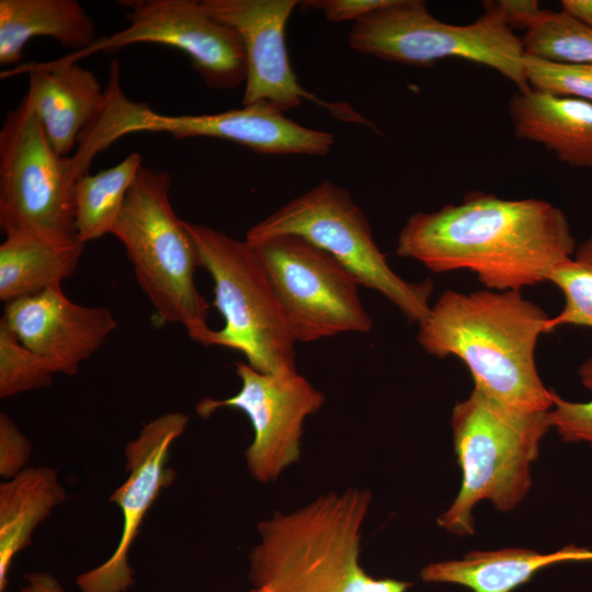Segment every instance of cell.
<instances>
[{
  "instance_id": "6da1fadb",
  "label": "cell",
  "mask_w": 592,
  "mask_h": 592,
  "mask_svg": "<svg viewBox=\"0 0 592 592\" xmlns=\"http://www.w3.org/2000/svg\"><path fill=\"white\" fill-rule=\"evenodd\" d=\"M576 248L565 213L551 203L471 193L410 216L396 253L434 273L470 271L490 291L521 292L547 282Z\"/></svg>"
},
{
  "instance_id": "7a4b0ae2",
  "label": "cell",
  "mask_w": 592,
  "mask_h": 592,
  "mask_svg": "<svg viewBox=\"0 0 592 592\" xmlns=\"http://www.w3.org/2000/svg\"><path fill=\"white\" fill-rule=\"evenodd\" d=\"M549 316L516 291H446L420 321L417 340L435 357L455 356L475 388L524 412L549 411L556 392L539 377L535 351Z\"/></svg>"
},
{
  "instance_id": "3957f363",
  "label": "cell",
  "mask_w": 592,
  "mask_h": 592,
  "mask_svg": "<svg viewBox=\"0 0 592 592\" xmlns=\"http://www.w3.org/2000/svg\"><path fill=\"white\" fill-rule=\"evenodd\" d=\"M371 492H331L258 525L249 580L267 592H406L410 585L375 579L360 566L361 527Z\"/></svg>"
},
{
  "instance_id": "277c9868",
  "label": "cell",
  "mask_w": 592,
  "mask_h": 592,
  "mask_svg": "<svg viewBox=\"0 0 592 592\" xmlns=\"http://www.w3.org/2000/svg\"><path fill=\"white\" fill-rule=\"evenodd\" d=\"M550 428L549 411L514 410L474 387L453 409L454 448L463 479L437 524L458 536L473 535L478 502L489 500L502 512L514 509L531 488V464Z\"/></svg>"
},
{
  "instance_id": "5b68a950",
  "label": "cell",
  "mask_w": 592,
  "mask_h": 592,
  "mask_svg": "<svg viewBox=\"0 0 592 592\" xmlns=\"http://www.w3.org/2000/svg\"><path fill=\"white\" fill-rule=\"evenodd\" d=\"M171 175L141 166L111 235L124 246L135 277L160 319L184 327L204 345L212 328L194 277L200 266L185 220L170 202Z\"/></svg>"
},
{
  "instance_id": "8992f818",
  "label": "cell",
  "mask_w": 592,
  "mask_h": 592,
  "mask_svg": "<svg viewBox=\"0 0 592 592\" xmlns=\"http://www.w3.org/2000/svg\"><path fill=\"white\" fill-rule=\"evenodd\" d=\"M203 267L213 281L214 301L224 327L208 333L204 346L240 352L258 372H297L296 339L273 285L247 241L212 227L185 221Z\"/></svg>"
},
{
  "instance_id": "52a82bcc",
  "label": "cell",
  "mask_w": 592,
  "mask_h": 592,
  "mask_svg": "<svg viewBox=\"0 0 592 592\" xmlns=\"http://www.w3.org/2000/svg\"><path fill=\"white\" fill-rule=\"evenodd\" d=\"M483 14L465 25L435 19L420 0H390L353 24L350 47L379 59L428 66L460 58L494 69L528 91L522 39L505 23L493 1L483 2Z\"/></svg>"
},
{
  "instance_id": "ba28073f",
  "label": "cell",
  "mask_w": 592,
  "mask_h": 592,
  "mask_svg": "<svg viewBox=\"0 0 592 592\" xmlns=\"http://www.w3.org/2000/svg\"><path fill=\"white\" fill-rule=\"evenodd\" d=\"M278 235H296L325 250L360 285L382 294L410 322L419 323L426 317L433 283L409 282L394 272L374 239L366 215L348 190L322 180L253 225L246 241Z\"/></svg>"
},
{
  "instance_id": "9c48e42d",
  "label": "cell",
  "mask_w": 592,
  "mask_h": 592,
  "mask_svg": "<svg viewBox=\"0 0 592 592\" xmlns=\"http://www.w3.org/2000/svg\"><path fill=\"white\" fill-rule=\"evenodd\" d=\"M144 132L219 138L264 155L326 156L334 144L332 133L303 126L266 102L214 114L158 113L129 99L121 87V69L112 67L103 104L82 133L83 148L96 156L123 136Z\"/></svg>"
},
{
  "instance_id": "30bf717a",
  "label": "cell",
  "mask_w": 592,
  "mask_h": 592,
  "mask_svg": "<svg viewBox=\"0 0 592 592\" xmlns=\"http://www.w3.org/2000/svg\"><path fill=\"white\" fill-rule=\"evenodd\" d=\"M76 181L69 157L54 149L24 96L7 114L0 130V227L4 235L77 239Z\"/></svg>"
},
{
  "instance_id": "8fae6325",
  "label": "cell",
  "mask_w": 592,
  "mask_h": 592,
  "mask_svg": "<svg viewBox=\"0 0 592 592\" xmlns=\"http://www.w3.org/2000/svg\"><path fill=\"white\" fill-rule=\"evenodd\" d=\"M248 244L262 263L297 342L371 331L373 319L360 299L361 285L328 252L296 235Z\"/></svg>"
},
{
  "instance_id": "7c38bea8",
  "label": "cell",
  "mask_w": 592,
  "mask_h": 592,
  "mask_svg": "<svg viewBox=\"0 0 592 592\" xmlns=\"http://www.w3.org/2000/svg\"><path fill=\"white\" fill-rule=\"evenodd\" d=\"M128 25L96 38L88 48L65 59L78 61L100 52H117L126 46L151 43L183 52L205 84L235 89L244 84L247 61L240 36L231 26L208 15L196 0H125Z\"/></svg>"
},
{
  "instance_id": "4fadbf2b",
  "label": "cell",
  "mask_w": 592,
  "mask_h": 592,
  "mask_svg": "<svg viewBox=\"0 0 592 592\" xmlns=\"http://www.w3.org/2000/svg\"><path fill=\"white\" fill-rule=\"evenodd\" d=\"M236 374L241 387L235 396L205 398L197 403L196 412L203 418L223 407L244 412L254 431L246 451L250 474L263 483L274 481L298 462L304 421L321 408L325 396L297 372L264 374L241 361L236 363Z\"/></svg>"
},
{
  "instance_id": "5bb4252c",
  "label": "cell",
  "mask_w": 592,
  "mask_h": 592,
  "mask_svg": "<svg viewBox=\"0 0 592 592\" xmlns=\"http://www.w3.org/2000/svg\"><path fill=\"white\" fill-rule=\"evenodd\" d=\"M201 3L208 15L235 29L241 38L247 61L242 105L266 102L286 112L309 100L338 119L374 128L350 104L323 101L298 82L289 61L285 34L299 1L202 0Z\"/></svg>"
},
{
  "instance_id": "9a60e30c",
  "label": "cell",
  "mask_w": 592,
  "mask_h": 592,
  "mask_svg": "<svg viewBox=\"0 0 592 592\" xmlns=\"http://www.w3.org/2000/svg\"><path fill=\"white\" fill-rule=\"evenodd\" d=\"M190 418L181 412L164 413L141 429L125 447L127 480L111 496L123 514V530L112 556L99 567L80 574L81 592H124L134 582L128 553L140 523L161 488L172 482L166 468L172 443L184 432Z\"/></svg>"
},
{
  "instance_id": "2e32d148",
  "label": "cell",
  "mask_w": 592,
  "mask_h": 592,
  "mask_svg": "<svg viewBox=\"0 0 592 592\" xmlns=\"http://www.w3.org/2000/svg\"><path fill=\"white\" fill-rule=\"evenodd\" d=\"M1 320L55 373L76 375L117 327L103 306L69 299L61 286L4 303Z\"/></svg>"
},
{
  "instance_id": "e0dca14e",
  "label": "cell",
  "mask_w": 592,
  "mask_h": 592,
  "mask_svg": "<svg viewBox=\"0 0 592 592\" xmlns=\"http://www.w3.org/2000/svg\"><path fill=\"white\" fill-rule=\"evenodd\" d=\"M21 72L29 77L24 96L52 146L58 155L68 157L82 130L101 109L104 88L92 71L64 57L18 66L1 72V77Z\"/></svg>"
},
{
  "instance_id": "ac0fdd59",
  "label": "cell",
  "mask_w": 592,
  "mask_h": 592,
  "mask_svg": "<svg viewBox=\"0 0 592 592\" xmlns=\"http://www.w3.org/2000/svg\"><path fill=\"white\" fill-rule=\"evenodd\" d=\"M509 114L516 137L537 143L559 161L592 168V103L530 89L517 91Z\"/></svg>"
},
{
  "instance_id": "d6986e66",
  "label": "cell",
  "mask_w": 592,
  "mask_h": 592,
  "mask_svg": "<svg viewBox=\"0 0 592 592\" xmlns=\"http://www.w3.org/2000/svg\"><path fill=\"white\" fill-rule=\"evenodd\" d=\"M50 37L80 52L95 42V24L76 0H0V64L21 60L27 42Z\"/></svg>"
},
{
  "instance_id": "ffe728a7",
  "label": "cell",
  "mask_w": 592,
  "mask_h": 592,
  "mask_svg": "<svg viewBox=\"0 0 592 592\" xmlns=\"http://www.w3.org/2000/svg\"><path fill=\"white\" fill-rule=\"evenodd\" d=\"M569 560H592V551L574 546L551 554L525 548L471 551L460 560L428 565L421 578L425 582L462 584L474 592H511L539 569Z\"/></svg>"
},
{
  "instance_id": "44dd1931",
  "label": "cell",
  "mask_w": 592,
  "mask_h": 592,
  "mask_svg": "<svg viewBox=\"0 0 592 592\" xmlns=\"http://www.w3.org/2000/svg\"><path fill=\"white\" fill-rule=\"evenodd\" d=\"M83 251L84 244L78 239L5 236L0 246V299L8 303L61 286L75 273Z\"/></svg>"
},
{
  "instance_id": "7402d4cb",
  "label": "cell",
  "mask_w": 592,
  "mask_h": 592,
  "mask_svg": "<svg viewBox=\"0 0 592 592\" xmlns=\"http://www.w3.org/2000/svg\"><path fill=\"white\" fill-rule=\"evenodd\" d=\"M66 499L55 470L26 468L0 485V591L15 555L30 544L39 522Z\"/></svg>"
},
{
  "instance_id": "603a6c76",
  "label": "cell",
  "mask_w": 592,
  "mask_h": 592,
  "mask_svg": "<svg viewBox=\"0 0 592 592\" xmlns=\"http://www.w3.org/2000/svg\"><path fill=\"white\" fill-rule=\"evenodd\" d=\"M141 161L138 152H132L109 169L77 179L73 190L75 230L81 243L112 232Z\"/></svg>"
},
{
  "instance_id": "cb8c5ba5",
  "label": "cell",
  "mask_w": 592,
  "mask_h": 592,
  "mask_svg": "<svg viewBox=\"0 0 592 592\" xmlns=\"http://www.w3.org/2000/svg\"><path fill=\"white\" fill-rule=\"evenodd\" d=\"M522 44L527 56L592 65V29L563 11L543 10Z\"/></svg>"
},
{
  "instance_id": "d4e9b609",
  "label": "cell",
  "mask_w": 592,
  "mask_h": 592,
  "mask_svg": "<svg viewBox=\"0 0 592 592\" xmlns=\"http://www.w3.org/2000/svg\"><path fill=\"white\" fill-rule=\"evenodd\" d=\"M547 282L556 285L565 297L560 312L547 322V333L562 326L592 328V237L554 269Z\"/></svg>"
},
{
  "instance_id": "484cf974",
  "label": "cell",
  "mask_w": 592,
  "mask_h": 592,
  "mask_svg": "<svg viewBox=\"0 0 592 592\" xmlns=\"http://www.w3.org/2000/svg\"><path fill=\"white\" fill-rule=\"evenodd\" d=\"M54 374L49 364L26 348L0 320V397L48 386Z\"/></svg>"
},
{
  "instance_id": "4316f807",
  "label": "cell",
  "mask_w": 592,
  "mask_h": 592,
  "mask_svg": "<svg viewBox=\"0 0 592 592\" xmlns=\"http://www.w3.org/2000/svg\"><path fill=\"white\" fill-rule=\"evenodd\" d=\"M531 89L592 103V65L557 62L524 55Z\"/></svg>"
},
{
  "instance_id": "83f0119b",
  "label": "cell",
  "mask_w": 592,
  "mask_h": 592,
  "mask_svg": "<svg viewBox=\"0 0 592 592\" xmlns=\"http://www.w3.org/2000/svg\"><path fill=\"white\" fill-rule=\"evenodd\" d=\"M579 376L585 387L592 390V357L579 368ZM549 420L560 437L566 442H583L592 448V399L572 402L555 395L549 410Z\"/></svg>"
},
{
  "instance_id": "f1b7e54d",
  "label": "cell",
  "mask_w": 592,
  "mask_h": 592,
  "mask_svg": "<svg viewBox=\"0 0 592 592\" xmlns=\"http://www.w3.org/2000/svg\"><path fill=\"white\" fill-rule=\"evenodd\" d=\"M31 453V446L14 422L0 413V474L14 477L23 470Z\"/></svg>"
},
{
  "instance_id": "f546056e",
  "label": "cell",
  "mask_w": 592,
  "mask_h": 592,
  "mask_svg": "<svg viewBox=\"0 0 592 592\" xmlns=\"http://www.w3.org/2000/svg\"><path fill=\"white\" fill-rule=\"evenodd\" d=\"M389 2L390 0H307L299 3L307 9L321 11L330 22L355 23Z\"/></svg>"
},
{
  "instance_id": "4dcf8cb0",
  "label": "cell",
  "mask_w": 592,
  "mask_h": 592,
  "mask_svg": "<svg viewBox=\"0 0 592 592\" xmlns=\"http://www.w3.org/2000/svg\"><path fill=\"white\" fill-rule=\"evenodd\" d=\"M493 4L511 29L519 27L525 32L543 12L536 0H499Z\"/></svg>"
},
{
  "instance_id": "1f68e13d",
  "label": "cell",
  "mask_w": 592,
  "mask_h": 592,
  "mask_svg": "<svg viewBox=\"0 0 592 592\" xmlns=\"http://www.w3.org/2000/svg\"><path fill=\"white\" fill-rule=\"evenodd\" d=\"M27 584L22 592H64L57 581L50 576L32 573L26 577ZM254 592H267L264 589Z\"/></svg>"
},
{
  "instance_id": "d6a6232c",
  "label": "cell",
  "mask_w": 592,
  "mask_h": 592,
  "mask_svg": "<svg viewBox=\"0 0 592 592\" xmlns=\"http://www.w3.org/2000/svg\"><path fill=\"white\" fill-rule=\"evenodd\" d=\"M561 11L592 29V0H562Z\"/></svg>"
}]
</instances>
